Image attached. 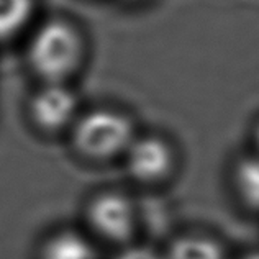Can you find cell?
Returning <instances> with one entry per match:
<instances>
[{"label": "cell", "instance_id": "11", "mask_svg": "<svg viewBox=\"0 0 259 259\" xmlns=\"http://www.w3.org/2000/svg\"><path fill=\"white\" fill-rule=\"evenodd\" d=\"M238 259H259V251H251V253H246L240 256Z\"/></svg>", "mask_w": 259, "mask_h": 259}, {"label": "cell", "instance_id": "5", "mask_svg": "<svg viewBox=\"0 0 259 259\" xmlns=\"http://www.w3.org/2000/svg\"><path fill=\"white\" fill-rule=\"evenodd\" d=\"M121 161L130 179L145 187L164 184L177 166L174 146L159 135H138Z\"/></svg>", "mask_w": 259, "mask_h": 259}, {"label": "cell", "instance_id": "1", "mask_svg": "<svg viewBox=\"0 0 259 259\" xmlns=\"http://www.w3.org/2000/svg\"><path fill=\"white\" fill-rule=\"evenodd\" d=\"M87 38L77 22L51 15L33 26L25 64L39 84H72L87 61Z\"/></svg>", "mask_w": 259, "mask_h": 259}, {"label": "cell", "instance_id": "7", "mask_svg": "<svg viewBox=\"0 0 259 259\" xmlns=\"http://www.w3.org/2000/svg\"><path fill=\"white\" fill-rule=\"evenodd\" d=\"M164 259H228L223 244L208 235H182L171 241Z\"/></svg>", "mask_w": 259, "mask_h": 259}, {"label": "cell", "instance_id": "6", "mask_svg": "<svg viewBox=\"0 0 259 259\" xmlns=\"http://www.w3.org/2000/svg\"><path fill=\"white\" fill-rule=\"evenodd\" d=\"M36 259H100L97 241L84 230L64 227L39 243Z\"/></svg>", "mask_w": 259, "mask_h": 259}, {"label": "cell", "instance_id": "4", "mask_svg": "<svg viewBox=\"0 0 259 259\" xmlns=\"http://www.w3.org/2000/svg\"><path fill=\"white\" fill-rule=\"evenodd\" d=\"M80 112V97L72 84H38L26 102L30 125L45 136L67 135Z\"/></svg>", "mask_w": 259, "mask_h": 259}, {"label": "cell", "instance_id": "3", "mask_svg": "<svg viewBox=\"0 0 259 259\" xmlns=\"http://www.w3.org/2000/svg\"><path fill=\"white\" fill-rule=\"evenodd\" d=\"M84 223L87 233L97 243L128 246L138 233L136 203L121 190H100L85 203Z\"/></svg>", "mask_w": 259, "mask_h": 259}, {"label": "cell", "instance_id": "8", "mask_svg": "<svg viewBox=\"0 0 259 259\" xmlns=\"http://www.w3.org/2000/svg\"><path fill=\"white\" fill-rule=\"evenodd\" d=\"M38 0H0V45L9 43L30 28Z\"/></svg>", "mask_w": 259, "mask_h": 259}, {"label": "cell", "instance_id": "9", "mask_svg": "<svg viewBox=\"0 0 259 259\" xmlns=\"http://www.w3.org/2000/svg\"><path fill=\"white\" fill-rule=\"evenodd\" d=\"M233 182L244 207L259 212V154L246 156L238 162Z\"/></svg>", "mask_w": 259, "mask_h": 259}, {"label": "cell", "instance_id": "2", "mask_svg": "<svg viewBox=\"0 0 259 259\" xmlns=\"http://www.w3.org/2000/svg\"><path fill=\"white\" fill-rule=\"evenodd\" d=\"M136 136L133 118L113 107L82 110L67 132L72 153L92 164L121 159Z\"/></svg>", "mask_w": 259, "mask_h": 259}, {"label": "cell", "instance_id": "12", "mask_svg": "<svg viewBox=\"0 0 259 259\" xmlns=\"http://www.w3.org/2000/svg\"><path fill=\"white\" fill-rule=\"evenodd\" d=\"M254 146H256V154H259V123L254 130Z\"/></svg>", "mask_w": 259, "mask_h": 259}, {"label": "cell", "instance_id": "10", "mask_svg": "<svg viewBox=\"0 0 259 259\" xmlns=\"http://www.w3.org/2000/svg\"><path fill=\"white\" fill-rule=\"evenodd\" d=\"M120 259H164V257H158L156 254L151 253H145V251H126L123 254V257Z\"/></svg>", "mask_w": 259, "mask_h": 259}]
</instances>
